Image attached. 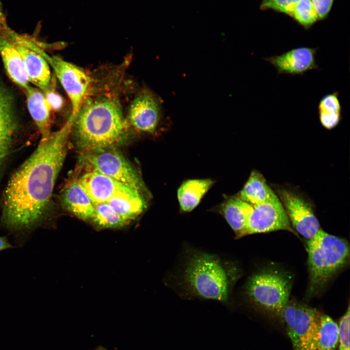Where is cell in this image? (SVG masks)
I'll return each mask as SVG.
<instances>
[{"label":"cell","mask_w":350,"mask_h":350,"mask_svg":"<svg viewBox=\"0 0 350 350\" xmlns=\"http://www.w3.org/2000/svg\"><path fill=\"white\" fill-rule=\"evenodd\" d=\"M73 124L41 139L31 156L9 179L4 192L2 219L15 230L30 228L42 219L67 149Z\"/></svg>","instance_id":"obj_1"},{"label":"cell","mask_w":350,"mask_h":350,"mask_svg":"<svg viewBox=\"0 0 350 350\" xmlns=\"http://www.w3.org/2000/svg\"><path fill=\"white\" fill-rule=\"evenodd\" d=\"M88 92L72 126L75 137L84 153L112 148L123 138L127 128L116 94Z\"/></svg>","instance_id":"obj_2"},{"label":"cell","mask_w":350,"mask_h":350,"mask_svg":"<svg viewBox=\"0 0 350 350\" xmlns=\"http://www.w3.org/2000/svg\"><path fill=\"white\" fill-rule=\"evenodd\" d=\"M238 274L236 268L229 269L214 255L194 251L187 259L183 276L187 287L193 295L225 302Z\"/></svg>","instance_id":"obj_3"},{"label":"cell","mask_w":350,"mask_h":350,"mask_svg":"<svg viewBox=\"0 0 350 350\" xmlns=\"http://www.w3.org/2000/svg\"><path fill=\"white\" fill-rule=\"evenodd\" d=\"M309 282L308 296L318 294L330 280L347 264L350 251L347 242L322 229L308 240Z\"/></svg>","instance_id":"obj_4"},{"label":"cell","mask_w":350,"mask_h":350,"mask_svg":"<svg viewBox=\"0 0 350 350\" xmlns=\"http://www.w3.org/2000/svg\"><path fill=\"white\" fill-rule=\"evenodd\" d=\"M292 278L276 269H265L254 274L246 286L250 300L262 311L281 319L292 289Z\"/></svg>","instance_id":"obj_5"},{"label":"cell","mask_w":350,"mask_h":350,"mask_svg":"<svg viewBox=\"0 0 350 350\" xmlns=\"http://www.w3.org/2000/svg\"><path fill=\"white\" fill-rule=\"evenodd\" d=\"M322 315L305 304L288 301L281 320L285 325L293 350H314Z\"/></svg>","instance_id":"obj_6"},{"label":"cell","mask_w":350,"mask_h":350,"mask_svg":"<svg viewBox=\"0 0 350 350\" xmlns=\"http://www.w3.org/2000/svg\"><path fill=\"white\" fill-rule=\"evenodd\" d=\"M84 156L90 171L108 176L140 192L144 191L143 182L136 169L112 148L84 153Z\"/></svg>","instance_id":"obj_7"},{"label":"cell","mask_w":350,"mask_h":350,"mask_svg":"<svg viewBox=\"0 0 350 350\" xmlns=\"http://www.w3.org/2000/svg\"><path fill=\"white\" fill-rule=\"evenodd\" d=\"M38 52L51 65L70 101L72 111L69 118L74 122L79 109L92 85L89 76L79 67L56 56H50L35 45Z\"/></svg>","instance_id":"obj_8"},{"label":"cell","mask_w":350,"mask_h":350,"mask_svg":"<svg viewBox=\"0 0 350 350\" xmlns=\"http://www.w3.org/2000/svg\"><path fill=\"white\" fill-rule=\"evenodd\" d=\"M277 192L291 225L308 240L313 238L321 228L311 204L294 191L282 188Z\"/></svg>","instance_id":"obj_9"},{"label":"cell","mask_w":350,"mask_h":350,"mask_svg":"<svg viewBox=\"0 0 350 350\" xmlns=\"http://www.w3.org/2000/svg\"><path fill=\"white\" fill-rule=\"evenodd\" d=\"M279 230H287L298 236L278 196L253 206L247 219L245 236Z\"/></svg>","instance_id":"obj_10"},{"label":"cell","mask_w":350,"mask_h":350,"mask_svg":"<svg viewBox=\"0 0 350 350\" xmlns=\"http://www.w3.org/2000/svg\"><path fill=\"white\" fill-rule=\"evenodd\" d=\"M93 203L106 202L116 197H136L140 192L108 176L89 171L77 180Z\"/></svg>","instance_id":"obj_11"},{"label":"cell","mask_w":350,"mask_h":350,"mask_svg":"<svg viewBox=\"0 0 350 350\" xmlns=\"http://www.w3.org/2000/svg\"><path fill=\"white\" fill-rule=\"evenodd\" d=\"M10 37L23 59L29 81L43 92L51 86L49 64L34 48V43L19 36L11 34Z\"/></svg>","instance_id":"obj_12"},{"label":"cell","mask_w":350,"mask_h":350,"mask_svg":"<svg viewBox=\"0 0 350 350\" xmlns=\"http://www.w3.org/2000/svg\"><path fill=\"white\" fill-rule=\"evenodd\" d=\"M318 50L317 47H300L264 60L275 67L278 75H303L309 70L319 69L315 58Z\"/></svg>","instance_id":"obj_13"},{"label":"cell","mask_w":350,"mask_h":350,"mask_svg":"<svg viewBox=\"0 0 350 350\" xmlns=\"http://www.w3.org/2000/svg\"><path fill=\"white\" fill-rule=\"evenodd\" d=\"M128 122L138 130L154 133L159 122V105L156 97L144 90L132 101L128 110Z\"/></svg>","instance_id":"obj_14"},{"label":"cell","mask_w":350,"mask_h":350,"mask_svg":"<svg viewBox=\"0 0 350 350\" xmlns=\"http://www.w3.org/2000/svg\"><path fill=\"white\" fill-rule=\"evenodd\" d=\"M0 54L10 78L24 90L29 86V81L21 54L13 40L9 36H0Z\"/></svg>","instance_id":"obj_15"},{"label":"cell","mask_w":350,"mask_h":350,"mask_svg":"<svg viewBox=\"0 0 350 350\" xmlns=\"http://www.w3.org/2000/svg\"><path fill=\"white\" fill-rule=\"evenodd\" d=\"M253 206L236 194L226 198L218 207L219 212L233 230L237 239L245 236L247 219Z\"/></svg>","instance_id":"obj_16"},{"label":"cell","mask_w":350,"mask_h":350,"mask_svg":"<svg viewBox=\"0 0 350 350\" xmlns=\"http://www.w3.org/2000/svg\"><path fill=\"white\" fill-rule=\"evenodd\" d=\"M25 91L29 111L41 134V139H47L52 133L51 107L39 88L29 86Z\"/></svg>","instance_id":"obj_17"},{"label":"cell","mask_w":350,"mask_h":350,"mask_svg":"<svg viewBox=\"0 0 350 350\" xmlns=\"http://www.w3.org/2000/svg\"><path fill=\"white\" fill-rule=\"evenodd\" d=\"M63 206L71 213L84 220H91L94 211L93 204L78 182L74 181L63 191Z\"/></svg>","instance_id":"obj_18"},{"label":"cell","mask_w":350,"mask_h":350,"mask_svg":"<svg viewBox=\"0 0 350 350\" xmlns=\"http://www.w3.org/2000/svg\"><path fill=\"white\" fill-rule=\"evenodd\" d=\"M213 184V180L210 178L189 179L184 181L177 191L180 210L186 212L193 210Z\"/></svg>","instance_id":"obj_19"},{"label":"cell","mask_w":350,"mask_h":350,"mask_svg":"<svg viewBox=\"0 0 350 350\" xmlns=\"http://www.w3.org/2000/svg\"><path fill=\"white\" fill-rule=\"evenodd\" d=\"M243 200L253 206L259 205L277 197L267 184L263 176L253 171L243 188L238 194Z\"/></svg>","instance_id":"obj_20"},{"label":"cell","mask_w":350,"mask_h":350,"mask_svg":"<svg viewBox=\"0 0 350 350\" xmlns=\"http://www.w3.org/2000/svg\"><path fill=\"white\" fill-rule=\"evenodd\" d=\"M17 128L16 117L0 104V172Z\"/></svg>","instance_id":"obj_21"},{"label":"cell","mask_w":350,"mask_h":350,"mask_svg":"<svg viewBox=\"0 0 350 350\" xmlns=\"http://www.w3.org/2000/svg\"><path fill=\"white\" fill-rule=\"evenodd\" d=\"M94 211L91 221L101 228H120L129 222L117 213L106 202L93 203Z\"/></svg>","instance_id":"obj_22"},{"label":"cell","mask_w":350,"mask_h":350,"mask_svg":"<svg viewBox=\"0 0 350 350\" xmlns=\"http://www.w3.org/2000/svg\"><path fill=\"white\" fill-rule=\"evenodd\" d=\"M106 203L117 213L129 222L140 214L146 207L141 196L130 198L116 197Z\"/></svg>","instance_id":"obj_23"},{"label":"cell","mask_w":350,"mask_h":350,"mask_svg":"<svg viewBox=\"0 0 350 350\" xmlns=\"http://www.w3.org/2000/svg\"><path fill=\"white\" fill-rule=\"evenodd\" d=\"M338 341V324L329 315H322L314 350H335Z\"/></svg>","instance_id":"obj_24"},{"label":"cell","mask_w":350,"mask_h":350,"mask_svg":"<svg viewBox=\"0 0 350 350\" xmlns=\"http://www.w3.org/2000/svg\"><path fill=\"white\" fill-rule=\"evenodd\" d=\"M290 17L306 30L310 28L318 20L311 0H300L294 6Z\"/></svg>","instance_id":"obj_25"},{"label":"cell","mask_w":350,"mask_h":350,"mask_svg":"<svg viewBox=\"0 0 350 350\" xmlns=\"http://www.w3.org/2000/svg\"><path fill=\"white\" fill-rule=\"evenodd\" d=\"M350 306L341 317L338 326V350H350Z\"/></svg>","instance_id":"obj_26"},{"label":"cell","mask_w":350,"mask_h":350,"mask_svg":"<svg viewBox=\"0 0 350 350\" xmlns=\"http://www.w3.org/2000/svg\"><path fill=\"white\" fill-rule=\"evenodd\" d=\"M300 0H262L260 9L262 10L271 9L290 16L295 5Z\"/></svg>","instance_id":"obj_27"},{"label":"cell","mask_w":350,"mask_h":350,"mask_svg":"<svg viewBox=\"0 0 350 350\" xmlns=\"http://www.w3.org/2000/svg\"><path fill=\"white\" fill-rule=\"evenodd\" d=\"M342 110L338 91L324 95L320 100L317 105V110L320 112H342Z\"/></svg>","instance_id":"obj_28"},{"label":"cell","mask_w":350,"mask_h":350,"mask_svg":"<svg viewBox=\"0 0 350 350\" xmlns=\"http://www.w3.org/2000/svg\"><path fill=\"white\" fill-rule=\"evenodd\" d=\"M318 118L321 125L331 130L335 128L342 120V112H325L318 111Z\"/></svg>","instance_id":"obj_29"},{"label":"cell","mask_w":350,"mask_h":350,"mask_svg":"<svg viewBox=\"0 0 350 350\" xmlns=\"http://www.w3.org/2000/svg\"><path fill=\"white\" fill-rule=\"evenodd\" d=\"M334 0H311L317 14L318 20L325 19L328 15Z\"/></svg>","instance_id":"obj_30"},{"label":"cell","mask_w":350,"mask_h":350,"mask_svg":"<svg viewBox=\"0 0 350 350\" xmlns=\"http://www.w3.org/2000/svg\"><path fill=\"white\" fill-rule=\"evenodd\" d=\"M44 94L51 109L58 110L63 105L62 98L52 89L51 86L48 90L44 92Z\"/></svg>","instance_id":"obj_31"},{"label":"cell","mask_w":350,"mask_h":350,"mask_svg":"<svg viewBox=\"0 0 350 350\" xmlns=\"http://www.w3.org/2000/svg\"><path fill=\"white\" fill-rule=\"evenodd\" d=\"M12 247L7 238L0 236V251Z\"/></svg>","instance_id":"obj_32"},{"label":"cell","mask_w":350,"mask_h":350,"mask_svg":"<svg viewBox=\"0 0 350 350\" xmlns=\"http://www.w3.org/2000/svg\"><path fill=\"white\" fill-rule=\"evenodd\" d=\"M94 350H107L105 348L102 346H99L97 347Z\"/></svg>","instance_id":"obj_33"},{"label":"cell","mask_w":350,"mask_h":350,"mask_svg":"<svg viewBox=\"0 0 350 350\" xmlns=\"http://www.w3.org/2000/svg\"><path fill=\"white\" fill-rule=\"evenodd\" d=\"M2 24V22H1V20L0 19V29H2L3 27L1 26Z\"/></svg>","instance_id":"obj_34"}]
</instances>
